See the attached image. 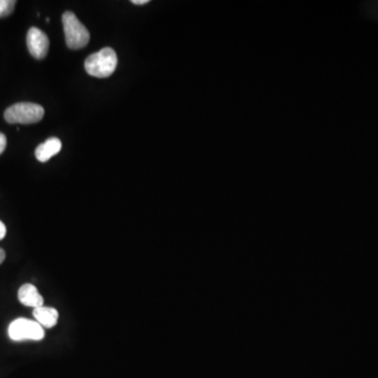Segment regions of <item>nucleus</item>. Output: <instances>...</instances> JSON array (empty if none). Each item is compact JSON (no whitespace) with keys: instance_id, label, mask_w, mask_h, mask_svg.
<instances>
[{"instance_id":"obj_4","label":"nucleus","mask_w":378,"mask_h":378,"mask_svg":"<svg viewBox=\"0 0 378 378\" xmlns=\"http://www.w3.org/2000/svg\"><path fill=\"white\" fill-rule=\"evenodd\" d=\"M8 334L14 341H42L46 333L44 327L36 320L17 318L8 326Z\"/></svg>"},{"instance_id":"obj_5","label":"nucleus","mask_w":378,"mask_h":378,"mask_svg":"<svg viewBox=\"0 0 378 378\" xmlns=\"http://www.w3.org/2000/svg\"><path fill=\"white\" fill-rule=\"evenodd\" d=\"M27 44L30 54L36 59H44L48 55L50 40L42 30L31 27L27 32Z\"/></svg>"},{"instance_id":"obj_8","label":"nucleus","mask_w":378,"mask_h":378,"mask_svg":"<svg viewBox=\"0 0 378 378\" xmlns=\"http://www.w3.org/2000/svg\"><path fill=\"white\" fill-rule=\"evenodd\" d=\"M33 315L38 324L48 329L56 326L59 320V313L53 307H38L34 309Z\"/></svg>"},{"instance_id":"obj_10","label":"nucleus","mask_w":378,"mask_h":378,"mask_svg":"<svg viewBox=\"0 0 378 378\" xmlns=\"http://www.w3.org/2000/svg\"><path fill=\"white\" fill-rule=\"evenodd\" d=\"M6 134L0 132V155L6 151Z\"/></svg>"},{"instance_id":"obj_3","label":"nucleus","mask_w":378,"mask_h":378,"mask_svg":"<svg viewBox=\"0 0 378 378\" xmlns=\"http://www.w3.org/2000/svg\"><path fill=\"white\" fill-rule=\"evenodd\" d=\"M65 42L68 48L79 50L84 48L89 42V33L83 23L73 12H65L63 16Z\"/></svg>"},{"instance_id":"obj_9","label":"nucleus","mask_w":378,"mask_h":378,"mask_svg":"<svg viewBox=\"0 0 378 378\" xmlns=\"http://www.w3.org/2000/svg\"><path fill=\"white\" fill-rule=\"evenodd\" d=\"M15 4L14 0H0V18L8 16L14 11Z\"/></svg>"},{"instance_id":"obj_11","label":"nucleus","mask_w":378,"mask_h":378,"mask_svg":"<svg viewBox=\"0 0 378 378\" xmlns=\"http://www.w3.org/2000/svg\"><path fill=\"white\" fill-rule=\"evenodd\" d=\"M6 236V227L1 221H0V241L4 240Z\"/></svg>"},{"instance_id":"obj_7","label":"nucleus","mask_w":378,"mask_h":378,"mask_svg":"<svg viewBox=\"0 0 378 378\" xmlns=\"http://www.w3.org/2000/svg\"><path fill=\"white\" fill-rule=\"evenodd\" d=\"M61 141L58 138H50L42 143V144L38 145L37 149L35 151V156L37 158L38 161L44 162L49 161L51 158L54 157L56 153H58L61 151Z\"/></svg>"},{"instance_id":"obj_12","label":"nucleus","mask_w":378,"mask_h":378,"mask_svg":"<svg viewBox=\"0 0 378 378\" xmlns=\"http://www.w3.org/2000/svg\"><path fill=\"white\" fill-rule=\"evenodd\" d=\"M132 4L137 6H142V4H149V0H132Z\"/></svg>"},{"instance_id":"obj_13","label":"nucleus","mask_w":378,"mask_h":378,"mask_svg":"<svg viewBox=\"0 0 378 378\" xmlns=\"http://www.w3.org/2000/svg\"><path fill=\"white\" fill-rule=\"evenodd\" d=\"M4 260H6V251H4V249L0 248V265L4 262Z\"/></svg>"},{"instance_id":"obj_1","label":"nucleus","mask_w":378,"mask_h":378,"mask_svg":"<svg viewBox=\"0 0 378 378\" xmlns=\"http://www.w3.org/2000/svg\"><path fill=\"white\" fill-rule=\"evenodd\" d=\"M118 57L112 48H104L87 57L84 63L87 74L96 78H108L116 70Z\"/></svg>"},{"instance_id":"obj_6","label":"nucleus","mask_w":378,"mask_h":378,"mask_svg":"<svg viewBox=\"0 0 378 378\" xmlns=\"http://www.w3.org/2000/svg\"><path fill=\"white\" fill-rule=\"evenodd\" d=\"M18 300L21 304L31 308L44 306V300L33 284H25L18 290Z\"/></svg>"},{"instance_id":"obj_2","label":"nucleus","mask_w":378,"mask_h":378,"mask_svg":"<svg viewBox=\"0 0 378 378\" xmlns=\"http://www.w3.org/2000/svg\"><path fill=\"white\" fill-rule=\"evenodd\" d=\"M44 116V108L39 104L20 102L13 104L4 112V119L10 125H33Z\"/></svg>"}]
</instances>
